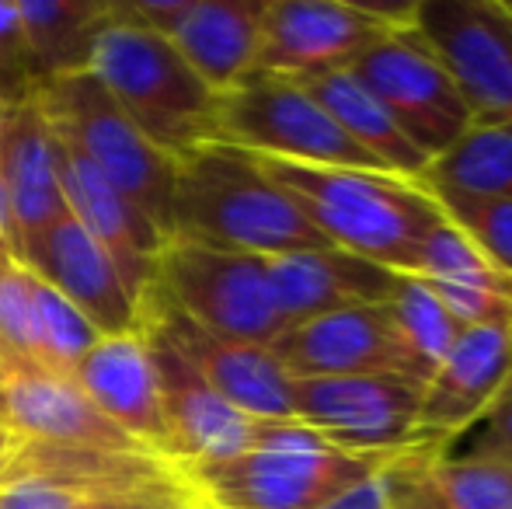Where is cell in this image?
<instances>
[{"mask_svg":"<svg viewBox=\"0 0 512 509\" xmlns=\"http://www.w3.org/2000/svg\"><path fill=\"white\" fill-rule=\"evenodd\" d=\"M481 433L474 440L471 457H485V461H499L512 468V377L499 391V398L488 405L481 415Z\"/></svg>","mask_w":512,"mask_h":509,"instance_id":"obj_34","label":"cell"},{"mask_svg":"<svg viewBox=\"0 0 512 509\" xmlns=\"http://www.w3.org/2000/svg\"><path fill=\"white\" fill-rule=\"evenodd\" d=\"M216 140L276 161L384 171V164L366 154L304 84L265 70H251L244 81L220 95Z\"/></svg>","mask_w":512,"mask_h":509,"instance_id":"obj_6","label":"cell"},{"mask_svg":"<svg viewBox=\"0 0 512 509\" xmlns=\"http://www.w3.org/2000/svg\"><path fill=\"white\" fill-rule=\"evenodd\" d=\"M0 255H18V248H14V231H11V217H7V203H4V192H0Z\"/></svg>","mask_w":512,"mask_h":509,"instance_id":"obj_36","label":"cell"},{"mask_svg":"<svg viewBox=\"0 0 512 509\" xmlns=\"http://www.w3.org/2000/svg\"><path fill=\"white\" fill-rule=\"evenodd\" d=\"M150 506H189L185 496H105L91 489L42 482V478H4L0 509H150Z\"/></svg>","mask_w":512,"mask_h":509,"instance_id":"obj_32","label":"cell"},{"mask_svg":"<svg viewBox=\"0 0 512 509\" xmlns=\"http://www.w3.org/2000/svg\"><path fill=\"white\" fill-rule=\"evenodd\" d=\"M415 4L345 0H265L255 70L293 81L349 70L391 28H405Z\"/></svg>","mask_w":512,"mask_h":509,"instance_id":"obj_9","label":"cell"},{"mask_svg":"<svg viewBox=\"0 0 512 509\" xmlns=\"http://www.w3.org/2000/svg\"><path fill=\"white\" fill-rule=\"evenodd\" d=\"M136 332L143 335L154 363L164 429H168V461L175 468H192V464L227 461L248 450L262 419H251L223 401L161 332L147 325H136Z\"/></svg>","mask_w":512,"mask_h":509,"instance_id":"obj_14","label":"cell"},{"mask_svg":"<svg viewBox=\"0 0 512 509\" xmlns=\"http://www.w3.org/2000/svg\"><path fill=\"white\" fill-rule=\"evenodd\" d=\"M265 0H185L168 39L216 91H230L255 70Z\"/></svg>","mask_w":512,"mask_h":509,"instance_id":"obj_23","label":"cell"},{"mask_svg":"<svg viewBox=\"0 0 512 509\" xmlns=\"http://www.w3.org/2000/svg\"><path fill=\"white\" fill-rule=\"evenodd\" d=\"M411 276L422 279L464 328L512 321V279L495 269L446 217L425 238Z\"/></svg>","mask_w":512,"mask_h":509,"instance_id":"obj_24","label":"cell"},{"mask_svg":"<svg viewBox=\"0 0 512 509\" xmlns=\"http://www.w3.org/2000/svg\"><path fill=\"white\" fill-rule=\"evenodd\" d=\"M512 377V321L506 325H467L446 360L436 367L418 401L422 440L446 447L478 426L499 391Z\"/></svg>","mask_w":512,"mask_h":509,"instance_id":"obj_17","label":"cell"},{"mask_svg":"<svg viewBox=\"0 0 512 509\" xmlns=\"http://www.w3.org/2000/svg\"><path fill=\"white\" fill-rule=\"evenodd\" d=\"M384 464H380L373 475L359 478L356 485L342 489L338 496H331L328 503L317 506V509H391V503H387V489H384Z\"/></svg>","mask_w":512,"mask_h":509,"instance_id":"obj_35","label":"cell"},{"mask_svg":"<svg viewBox=\"0 0 512 509\" xmlns=\"http://www.w3.org/2000/svg\"><path fill=\"white\" fill-rule=\"evenodd\" d=\"M150 509H182V506H150Z\"/></svg>","mask_w":512,"mask_h":509,"instance_id":"obj_38","label":"cell"},{"mask_svg":"<svg viewBox=\"0 0 512 509\" xmlns=\"http://www.w3.org/2000/svg\"><path fill=\"white\" fill-rule=\"evenodd\" d=\"M349 70L429 164L474 126V112L450 70L411 25L384 32Z\"/></svg>","mask_w":512,"mask_h":509,"instance_id":"obj_8","label":"cell"},{"mask_svg":"<svg viewBox=\"0 0 512 509\" xmlns=\"http://www.w3.org/2000/svg\"><path fill=\"white\" fill-rule=\"evenodd\" d=\"M136 325L161 332L203 374V381L223 401H230L237 412L262 422L293 419V377L272 356V349L255 346V342L227 339V335H216L209 328L196 325L161 290L157 276L143 290V297L136 300Z\"/></svg>","mask_w":512,"mask_h":509,"instance_id":"obj_12","label":"cell"},{"mask_svg":"<svg viewBox=\"0 0 512 509\" xmlns=\"http://www.w3.org/2000/svg\"><path fill=\"white\" fill-rule=\"evenodd\" d=\"M391 457L349 454L307 426L258 422L248 450L213 464L178 468L189 506L203 509H317Z\"/></svg>","mask_w":512,"mask_h":509,"instance_id":"obj_3","label":"cell"},{"mask_svg":"<svg viewBox=\"0 0 512 509\" xmlns=\"http://www.w3.org/2000/svg\"><path fill=\"white\" fill-rule=\"evenodd\" d=\"M42 116L60 136H67L88 161L122 189L157 227L171 238V196H175V157L157 150L126 119L91 70L42 81L35 91Z\"/></svg>","mask_w":512,"mask_h":509,"instance_id":"obj_5","label":"cell"},{"mask_svg":"<svg viewBox=\"0 0 512 509\" xmlns=\"http://www.w3.org/2000/svg\"><path fill=\"white\" fill-rule=\"evenodd\" d=\"M401 272L338 248H310L269 258V283L286 328L349 307H380L391 300Z\"/></svg>","mask_w":512,"mask_h":509,"instance_id":"obj_20","label":"cell"},{"mask_svg":"<svg viewBox=\"0 0 512 509\" xmlns=\"http://www.w3.org/2000/svg\"><path fill=\"white\" fill-rule=\"evenodd\" d=\"M18 14L42 81H53L91 70L112 0H21Z\"/></svg>","mask_w":512,"mask_h":509,"instance_id":"obj_26","label":"cell"},{"mask_svg":"<svg viewBox=\"0 0 512 509\" xmlns=\"http://www.w3.org/2000/svg\"><path fill=\"white\" fill-rule=\"evenodd\" d=\"M0 192L18 258L53 220L67 213L56 175V133L35 98L7 105L0 119Z\"/></svg>","mask_w":512,"mask_h":509,"instance_id":"obj_19","label":"cell"},{"mask_svg":"<svg viewBox=\"0 0 512 509\" xmlns=\"http://www.w3.org/2000/svg\"><path fill=\"white\" fill-rule=\"evenodd\" d=\"M422 384L405 377H293V422L366 457H394L422 440Z\"/></svg>","mask_w":512,"mask_h":509,"instance_id":"obj_11","label":"cell"},{"mask_svg":"<svg viewBox=\"0 0 512 509\" xmlns=\"http://www.w3.org/2000/svg\"><path fill=\"white\" fill-rule=\"evenodd\" d=\"M384 489L391 509H512V468L418 443L384 464Z\"/></svg>","mask_w":512,"mask_h":509,"instance_id":"obj_22","label":"cell"},{"mask_svg":"<svg viewBox=\"0 0 512 509\" xmlns=\"http://www.w3.org/2000/svg\"><path fill=\"white\" fill-rule=\"evenodd\" d=\"M4 447H7V433L0 429V457H4Z\"/></svg>","mask_w":512,"mask_h":509,"instance_id":"obj_37","label":"cell"},{"mask_svg":"<svg viewBox=\"0 0 512 509\" xmlns=\"http://www.w3.org/2000/svg\"><path fill=\"white\" fill-rule=\"evenodd\" d=\"M317 102L324 105L331 119L359 143L370 157H377L384 164V171L408 182H422L425 168V154H418L415 143L408 140L398 129V123L391 119V112L370 95L363 81H359L352 70H331L321 77H307L300 81Z\"/></svg>","mask_w":512,"mask_h":509,"instance_id":"obj_25","label":"cell"},{"mask_svg":"<svg viewBox=\"0 0 512 509\" xmlns=\"http://www.w3.org/2000/svg\"><path fill=\"white\" fill-rule=\"evenodd\" d=\"M185 509H203V506H185Z\"/></svg>","mask_w":512,"mask_h":509,"instance_id":"obj_40","label":"cell"},{"mask_svg":"<svg viewBox=\"0 0 512 509\" xmlns=\"http://www.w3.org/2000/svg\"><path fill=\"white\" fill-rule=\"evenodd\" d=\"M411 28L450 70L474 123H512V4L415 0Z\"/></svg>","mask_w":512,"mask_h":509,"instance_id":"obj_10","label":"cell"},{"mask_svg":"<svg viewBox=\"0 0 512 509\" xmlns=\"http://www.w3.org/2000/svg\"><path fill=\"white\" fill-rule=\"evenodd\" d=\"M39 88L42 74L32 49H28L18 4L4 0L0 4V105L7 109V105L32 102Z\"/></svg>","mask_w":512,"mask_h":509,"instance_id":"obj_33","label":"cell"},{"mask_svg":"<svg viewBox=\"0 0 512 509\" xmlns=\"http://www.w3.org/2000/svg\"><path fill=\"white\" fill-rule=\"evenodd\" d=\"M21 262L67 297L102 335L136 332V300L129 297L119 269L70 213L53 220L21 252Z\"/></svg>","mask_w":512,"mask_h":509,"instance_id":"obj_18","label":"cell"},{"mask_svg":"<svg viewBox=\"0 0 512 509\" xmlns=\"http://www.w3.org/2000/svg\"><path fill=\"white\" fill-rule=\"evenodd\" d=\"M258 164L331 248L370 258L391 272H415L425 238L443 220L436 196L422 182L276 157H258Z\"/></svg>","mask_w":512,"mask_h":509,"instance_id":"obj_1","label":"cell"},{"mask_svg":"<svg viewBox=\"0 0 512 509\" xmlns=\"http://www.w3.org/2000/svg\"><path fill=\"white\" fill-rule=\"evenodd\" d=\"M272 356L290 377H405L422 384L387 304L349 307L290 325Z\"/></svg>","mask_w":512,"mask_h":509,"instance_id":"obj_13","label":"cell"},{"mask_svg":"<svg viewBox=\"0 0 512 509\" xmlns=\"http://www.w3.org/2000/svg\"><path fill=\"white\" fill-rule=\"evenodd\" d=\"M0 429L7 440L150 454L108 419L74 377L49 370H14L0 377Z\"/></svg>","mask_w":512,"mask_h":509,"instance_id":"obj_16","label":"cell"},{"mask_svg":"<svg viewBox=\"0 0 512 509\" xmlns=\"http://www.w3.org/2000/svg\"><path fill=\"white\" fill-rule=\"evenodd\" d=\"M0 119H4V105H0Z\"/></svg>","mask_w":512,"mask_h":509,"instance_id":"obj_39","label":"cell"},{"mask_svg":"<svg viewBox=\"0 0 512 509\" xmlns=\"http://www.w3.org/2000/svg\"><path fill=\"white\" fill-rule=\"evenodd\" d=\"M74 381L129 440L168 461L161 394H157L150 349L140 332L102 335L74 367Z\"/></svg>","mask_w":512,"mask_h":509,"instance_id":"obj_21","label":"cell"},{"mask_svg":"<svg viewBox=\"0 0 512 509\" xmlns=\"http://www.w3.org/2000/svg\"><path fill=\"white\" fill-rule=\"evenodd\" d=\"M443 217L478 248L488 262L512 279V199H478L432 192Z\"/></svg>","mask_w":512,"mask_h":509,"instance_id":"obj_31","label":"cell"},{"mask_svg":"<svg viewBox=\"0 0 512 509\" xmlns=\"http://www.w3.org/2000/svg\"><path fill=\"white\" fill-rule=\"evenodd\" d=\"M56 133V129H53ZM56 175L67 213L105 248L119 269L129 297L140 300L143 290L157 276V255L164 248V234L133 199L88 161L67 136L56 133Z\"/></svg>","mask_w":512,"mask_h":509,"instance_id":"obj_15","label":"cell"},{"mask_svg":"<svg viewBox=\"0 0 512 509\" xmlns=\"http://www.w3.org/2000/svg\"><path fill=\"white\" fill-rule=\"evenodd\" d=\"M394 325H398L401 339H405L411 360L418 367L422 387L429 384V377L436 374V367L446 360V353L453 349V342L460 339L464 325L450 314V307L429 290L418 276L401 272L394 293L387 300Z\"/></svg>","mask_w":512,"mask_h":509,"instance_id":"obj_28","label":"cell"},{"mask_svg":"<svg viewBox=\"0 0 512 509\" xmlns=\"http://www.w3.org/2000/svg\"><path fill=\"white\" fill-rule=\"evenodd\" d=\"M429 192L478 199H512V123H474L425 168Z\"/></svg>","mask_w":512,"mask_h":509,"instance_id":"obj_27","label":"cell"},{"mask_svg":"<svg viewBox=\"0 0 512 509\" xmlns=\"http://www.w3.org/2000/svg\"><path fill=\"white\" fill-rule=\"evenodd\" d=\"M171 238L262 258L331 248L255 154L220 140L175 161Z\"/></svg>","mask_w":512,"mask_h":509,"instance_id":"obj_2","label":"cell"},{"mask_svg":"<svg viewBox=\"0 0 512 509\" xmlns=\"http://www.w3.org/2000/svg\"><path fill=\"white\" fill-rule=\"evenodd\" d=\"M157 283L196 325L227 339L272 346L286 332L269 283V258L168 238Z\"/></svg>","mask_w":512,"mask_h":509,"instance_id":"obj_7","label":"cell"},{"mask_svg":"<svg viewBox=\"0 0 512 509\" xmlns=\"http://www.w3.org/2000/svg\"><path fill=\"white\" fill-rule=\"evenodd\" d=\"M35 286L39 276L18 255H0V377L14 370H46Z\"/></svg>","mask_w":512,"mask_h":509,"instance_id":"obj_29","label":"cell"},{"mask_svg":"<svg viewBox=\"0 0 512 509\" xmlns=\"http://www.w3.org/2000/svg\"><path fill=\"white\" fill-rule=\"evenodd\" d=\"M91 74L105 84L129 123L175 161L216 143L220 95L185 63L168 35L129 21L115 0Z\"/></svg>","mask_w":512,"mask_h":509,"instance_id":"obj_4","label":"cell"},{"mask_svg":"<svg viewBox=\"0 0 512 509\" xmlns=\"http://www.w3.org/2000/svg\"><path fill=\"white\" fill-rule=\"evenodd\" d=\"M35 304H39V335L46 370L74 377V367L102 339V332L67 297H60L46 279H39V286H35Z\"/></svg>","mask_w":512,"mask_h":509,"instance_id":"obj_30","label":"cell"}]
</instances>
